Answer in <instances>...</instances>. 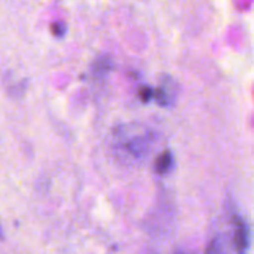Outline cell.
<instances>
[{
	"label": "cell",
	"mask_w": 254,
	"mask_h": 254,
	"mask_svg": "<svg viewBox=\"0 0 254 254\" xmlns=\"http://www.w3.org/2000/svg\"><path fill=\"white\" fill-rule=\"evenodd\" d=\"M229 232L216 237L208 249V254H247L250 234L246 223L240 217H234Z\"/></svg>",
	"instance_id": "1"
},
{
	"label": "cell",
	"mask_w": 254,
	"mask_h": 254,
	"mask_svg": "<svg viewBox=\"0 0 254 254\" xmlns=\"http://www.w3.org/2000/svg\"><path fill=\"white\" fill-rule=\"evenodd\" d=\"M153 138H155V135L150 131L140 134V135L125 137L119 141V150L124 153L125 159L135 161V162L141 161L149 153L152 143H153Z\"/></svg>",
	"instance_id": "2"
},
{
	"label": "cell",
	"mask_w": 254,
	"mask_h": 254,
	"mask_svg": "<svg viewBox=\"0 0 254 254\" xmlns=\"http://www.w3.org/2000/svg\"><path fill=\"white\" fill-rule=\"evenodd\" d=\"M179 94V85L171 77H164L158 91H156V100L161 106H171Z\"/></svg>",
	"instance_id": "3"
},
{
	"label": "cell",
	"mask_w": 254,
	"mask_h": 254,
	"mask_svg": "<svg viewBox=\"0 0 254 254\" xmlns=\"http://www.w3.org/2000/svg\"><path fill=\"white\" fill-rule=\"evenodd\" d=\"M113 67V61L109 55H101L98 57L94 64H92V73L95 77H104L109 74V71Z\"/></svg>",
	"instance_id": "4"
},
{
	"label": "cell",
	"mask_w": 254,
	"mask_h": 254,
	"mask_svg": "<svg viewBox=\"0 0 254 254\" xmlns=\"http://www.w3.org/2000/svg\"><path fill=\"white\" fill-rule=\"evenodd\" d=\"M171 165H173V155L170 152H164L159 158H158V162H156V171L161 173V174H165L171 170Z\"/></svg>",
	"instance_id": "5"
},
{
	"label": "cell",
	"mask_w": 254,
	"mask_h": 254,
	"mask_svg": "<svg viewBox=\"0 0 254 254\" xmlns=\"http://www.w3.org/2000/svg\"><path fill=\"white\" fill-rule=\"evenodd\" d=\"M152 94H153V92H152V89H149V88H143L141 92H140L143 101H149V100L152 98Z\"/></svg>",
	"instance_id": "6"
},
{
	"label": "cell",
	"mask_w": 254,
	"mask_h": 254,
	"mask_svg": "<svg viewBox=\"0 0 254 254\" xmlns=\"http://www.w3.org/2000/svg\"><path fill=\"white\" fill-rule=\"evenodd\" d=\"M52 31L60 37V36H63V33L65 31V27H64L63 24H55V25L52 27Z\"/></svg>",
	"instance_id": "7"
},
{
	"label": "cell",
	"mask_w": 254,
	"mask_h": 254,
	"mask_svg": "<svg viewBox=\"0 0 254 254\" xmlns=\"http://www.w3.org/2000/svg\"><path fill=\"white\" fill-rule=\"evenodd\" d=\"M0 238H3V235H1V226H0Z\"/></svg>",
	"instance_id": "8"
}]
</instances>
